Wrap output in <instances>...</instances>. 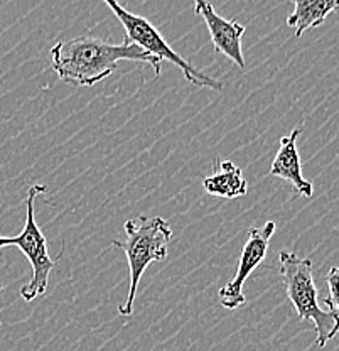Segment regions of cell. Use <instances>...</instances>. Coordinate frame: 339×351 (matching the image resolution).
Returning a JSON list of instances; mask_svg holds the SVG:
<instances>
[{
    "instance_id": "obj_7",
    "label": "cell",
    "mask_w": 339,
    "mask_h": 351,
    "mask_svg": "<svg viewBox=\"0 0 339 351\" xmlns=\"http://www.w3.org/2000/svg\"><path fill=\"white\" fill-rule=\"evenodd\" d=\"M194 12L201 16L206 22L214 51L225 54L238 68H245L247 63L242 49V38L245 34V25L238 24L236 21H228L221 17L213 5L210 2H204V0H198L194 3Z\"/></svg>"
},
{
    "instance_id": "obj_10",
    "label": "cell",
    "mask_w": 339,
    "mask_h": 351,
    "mask_svg": "<svg viewBox=\"0 0 339 351\" xmlns=\"http://www.w3.org/2000/svg\"><path fill=\"white\" fill-rule=\"evenodd\" d=\"M339 9V0H295L294 12L287 17V25L294 27L295 38L317 27L333 10Z\"/></svg>"
},
{
    "instance_id": "obj_4",
    "label": "cell",
    "mask_w": 339,
    "mask_h": 351,
    "mask_svg": "<svg viewBox=\"0 0 339 351\" xmlns=\"http://www.w3.org/2000/svg\"><path fill=\"white\" fill-rule=\"evenodd\" d=\"M105 3L110 7L116 19L122 22L123 29H125L127 41L137 44L138 47H142V49L147 51L149 54H152V56H155L160 61H169V63H173L176 68L181 69L184 78L191 85L198 88H211V90L216 91L223 90V82L208 76L201 69L189 63L182 54L174 51L151 21L137 16V14L129 12V10L123 9L120 3L113 2V0H107Z\"/></svg>"
},
{
    "instance_id": "obj_8",
    "label": "cell",
    "mask_w": 339,
    "mask_h": 351,
    "mask_svg": "<svg viewBox=\"0 0 339 351\" xmlns=\"http://www.w3.org/2000/svg\"><path fill=\"white\" fill-rule=\"evenodd\" d=\"M301 127H297L289 135L280 137L279 151H277L275 157H273L271 176L286 179V181H289L294 186L297 195L311 197L312 193H314V188H312V182H309L302 176L301 156H299L297 151V137L301 135Z\"/></svg>"
},
{
    "instance_id": "obj_12",
    "label": "cell",
    "mask_w": 339,
    "mask_h": 351,
    "mask_svg": "<svg viewBox=\"0 0 339 351\" xmlns=\"http://www.w3.org/2000/svg\"><path fill=\"white\" fill-rule=\"evenodd\" d=\"M3 291V285L2 284H0V292H2Z\"/></svg>"
},
{
    "instance_id": "obj_11",
    "label": "cell",
    "mask_w": 339,
    "mask_h": 351,
    "mask_svg": "<svg viewBox=\"0 0 339 351\" xmlns=\"http://www.w3.org/2000/svg\"><path fill=\"white\" fill-rule=\"evenodd\" d=\"M327 289H329V298L326 299V304L329 306V311L339 319V265L333 267L327 272L326 277Z\"/></svg>"
},
{
    "instance_id": "obj_1",
    "label": "cell",
    "mask_w": 339,
    "mask_h": 351,
    "mask_svg": "<svg viewBox=\"0 0 339 351\" xmlns=\"http://www.w3.org/2000/svg\"><path fill=\"white\" fill-rule=\"evenodd\" d=\"M120 61L147 63L160 75L162 61L149 54L137 44L123 39L122 44H113L100 38H81L60 41L51 49V66L63 83L76 86H93L112 75Z\"/></svg>"
},
{
    "instance_id": "obj_3",
    "label": "cell",
    "mask_w": 339,
    "mask_h": 351,
    "mask_svg": "<svg viewBox=\"0 0 339 351\" xmlns=\"http://www.w3.org/2000/svg\"><path fill=\"white\" fill-rule=\"evenodd\" d=\"M279 269L286 285L287 298L294 306L299 319L312 321L316 326V345L324 348L339 332V319L331 311L321 309L317 301L312 261L299 257L294 252H280Z\"/></svg>"
},
{
    "instance_id": "obj_9",
    "label": "cell",
    "mask_w": 339,
    "mask_h": 351,
    "mask_svg": "<svg viewBox=\"0 0 339 351\" xmlns=\"http://www.w3.org/2000/svg\"><path fill=\"white\" fill-rule=\"evenodd\" d=\"M203 188L211 196L235 199L247 195L249 182L242 176V169L231 160L216 159L213 173L203 179Z\"/></svg>"
},
{
    "instance_id": "obj_6",
    "label": "cell",
    "mask_w": 339,
    "mask_h": 351,
    "mask_svg": "<svg viewBox=\"0 0 339 351\" xmlns=\"http://www.w3.org/2000/svg\"><path fill=\"white\" fill-rule=\"evenodd\" d=\"M275 230V221H267L265 225L253 226L249 230V237H247L242 254H240L235 277L218 291V301L225 309L235 311L245 306L247 299L243 294V284L247 282L250 274L267 257L268 245H271V239Z\"/></svg>"
},
{
    "instance_id": "obj_2",
    "label": "cell",
    "mask_w": 339,
    "mask_h": 351,
    "mask_svg": "<svg viewBox=\"0 0 339 351\" xmlns=\"http://www.w3.org/2000/svg\"><path fill=\"white\" fill-rule=\"evenodd\" d=\"M125 240H113V247L125 252L130 270V289L125 302L120 306L122 316L134 313L138 284L145 269L152 262H162L167 258V247L173 239V230L169 223L160 217H140L129 219L123 225Z\"/></svg>"
},
{
    "instance_id": "obj_5",
    "label": "cell",
    "mask_w": 339,
    "mask_h": 351,
    "mask_svg": "<svg viewBox=\"0 0 339 351\" xmlns=\"http://www.w3.org/2000/svg\"><path fill=\"white\" fill-rule=\"evenodd\" d=\"M46 191L47 188L45 184L31 186L27 189V197H25L27 217H25L23 232L17 237H0V248L17 247L27 257V261L32 267L31 280L21 289V298L25 302H31L46 294L47 282H49V274L54 267V262L51 261L49 254H47L46 237L42 233V230L39 228L34 217L36 196Z\"/></svg>"
}]
</instances>
